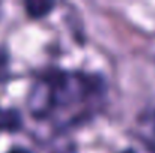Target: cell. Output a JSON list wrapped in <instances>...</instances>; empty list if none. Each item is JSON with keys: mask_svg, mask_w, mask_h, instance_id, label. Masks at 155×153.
I'll use <instances>...</instances> for the list:
<instances>
[{"mask_svg": "<svg viewBox=\"0 0 155 153\" xmlns=\"http://www.w3.org/2000/svg\"><path fill=\"white\" fill-rule=\"evenodd\" d=\"M9 75V57L8 53L0 48V83L5 81Z\"/></svg>", "mask_w": 155, "mask_h": 153, "instance_id": "obj_5", "label": "cell"}, {"mask_svg": "<svg viewBox=\"0 0 155 153\" xmlns=\"http://www.w3.org/2000/svg\"><path fill=\"white\" fill-rule=\"evenodd\" d=\"M104 93L97 75L68 71H48L39 77L29 93V110L35 117H51L69 110H87Z\"/></svg>", "mask_w": 155, "mask_h": 153, "instance_id": "obj_1", "label": "cell"}, {"mask_svg": "<svg viewBox=\"0 0 155 153\" xmlns=\"http://www.w3.org/2000/svg\"><path fill=\"white\" fill-rule=\"evenodd\" d=\"M125 153H133V152H125Z\"/></svg>", "mask_w": 155, "mask_h": 153, "instance_id": "obj_8", "label": "cell"}, {"mask_svg": "<svg viewBox=\"0 0 155 153\" xmlns=\"http://www.w3.org/2000/svg\"><path fill=\"white\" fill-rule=\"evenodd\" d=\"M140 129L143 140L155 149V111L143 114V117L140 119Z\"/></svg>", "mask_w": 155, "mask_h": 153, "instance_id": "obj_3", "label": "cell"}, {"mask_svg": "<svg viewBox=\"0 0 155 153\" xmlns=\"http://www.w3.org/2000/svg\"><path fill=\"white\" fill-rule=\"evenodd\" d=\"M24 8L30 18L38 20V18H42L50 14V11L54 8V3L53 2H41V0H30V2L24 3Z\"/></svg>", "mask_w": 155, "mask_h": 153, "instance_id": "obj_4", "label": "cell"}, {"mask_svg": "<svg viewBox=\"0 0 155 153\" xmlns=\"http://www.w3.org/2000/svg\"><path fill=\"white\" fill-rule=\"evenodd\" d=\"M54 153H77V149H75L72 144H68V146H65V147L56 150Z\"/></svg>", "mask_w": 155, "mask_h": 153, "instance_id": "obj_6", "label": "cell"}, {"mask_svg": "<svg viewBox=\"0 0 155 153\" xmlns=\"http://www.w3.org/2000/svg\"><path fill=\"white\" fill-rule=\"evenodd\" d=\"M8 153H32L29 149H24V147H12Z\"/></svg>", "mask_w": 155, "mask_h": 153, "instance_id": "obj_7", "label": "cell"}, {"mask_svg": "<svg viewBox=\"0 0 155 153\" xmlns=\"http://www.w3.org/2000/svg\"><path fill=\"white\" fill-rule=\"evenodd\" d=\"M23 126L21 113L15 108H5L0 105V132L14 134Z\"/></svg>", "mask_w": 155, "mask_h": 153, "instance_id": "obj_2", "label": "cell"}]
</instances>
